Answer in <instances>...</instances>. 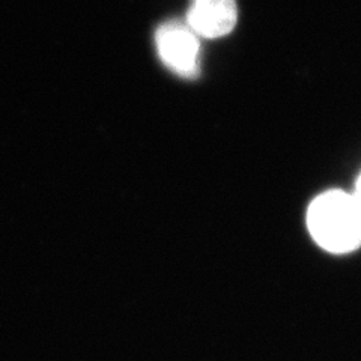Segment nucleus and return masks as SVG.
Listing matches in <instances>:
<instances>
[{
  "instance_id": "f257e3e1",
  "label": "nucleus",
  "mask_w": 361,
  "mask_h": 361,
  "mask_svg": "<svg viewBox=\"0 0 361 361\" xmlns=\"http://www.w3.org/2000/svg\"><path fill=\"white\" fill-rule=\"evenodd\" d=\"M307 228L324 250L334 255L354 252L361 247V203L345 191H326L310 203Z\"/></svg>"
},
{
  "instance_id": "f03ea898",
  "label": "nucleus",
  "mask_w": 361,
  "mask_h": 361,
  "mask_svg": "<svg viewBox=\"0 0 361 361\" xmlns=\"http://www.w3.org/2000/svg\"><path fill=\"white\" fill-rule=\"evenodd\" d=\"M161 61L180 77L195 78L200 70V45L196 33L179 21L161 25L155 35Z\"/></svg>"
},
{
  "instance_id": "7ed1b4c3",
  "label": "nucleus",
  "mask_w": 361,
  "mask_h": 361,
  "mask_svg": "<svg viewBox=\"0 0 361 361\" xmlns=\"http://www.w3.org/2000/svg\"><path fill=\"white\" fill-rule=\"evenodd\" d=\"M238 20L235 0H193L187 25L197 37L220 38L228 35Z\"/></svg>"
},
{
  "instance_id": "20e7f679",
  "label": "nucleus",
  "mask_w": 361,
  "mask_h": 361,
  "mask_svg": "<svg viewBox=\"0 0 361 361\" xmlns=\"http://www.w3.org/2000/svg\"><path fill=\"white\" fill-rule=\"evenodd\" d=\"M354 196L358 199V202L361 203V175H360V178H358V180H357V185H355V193H354Z\"/></svg>"
}]
</instances>
